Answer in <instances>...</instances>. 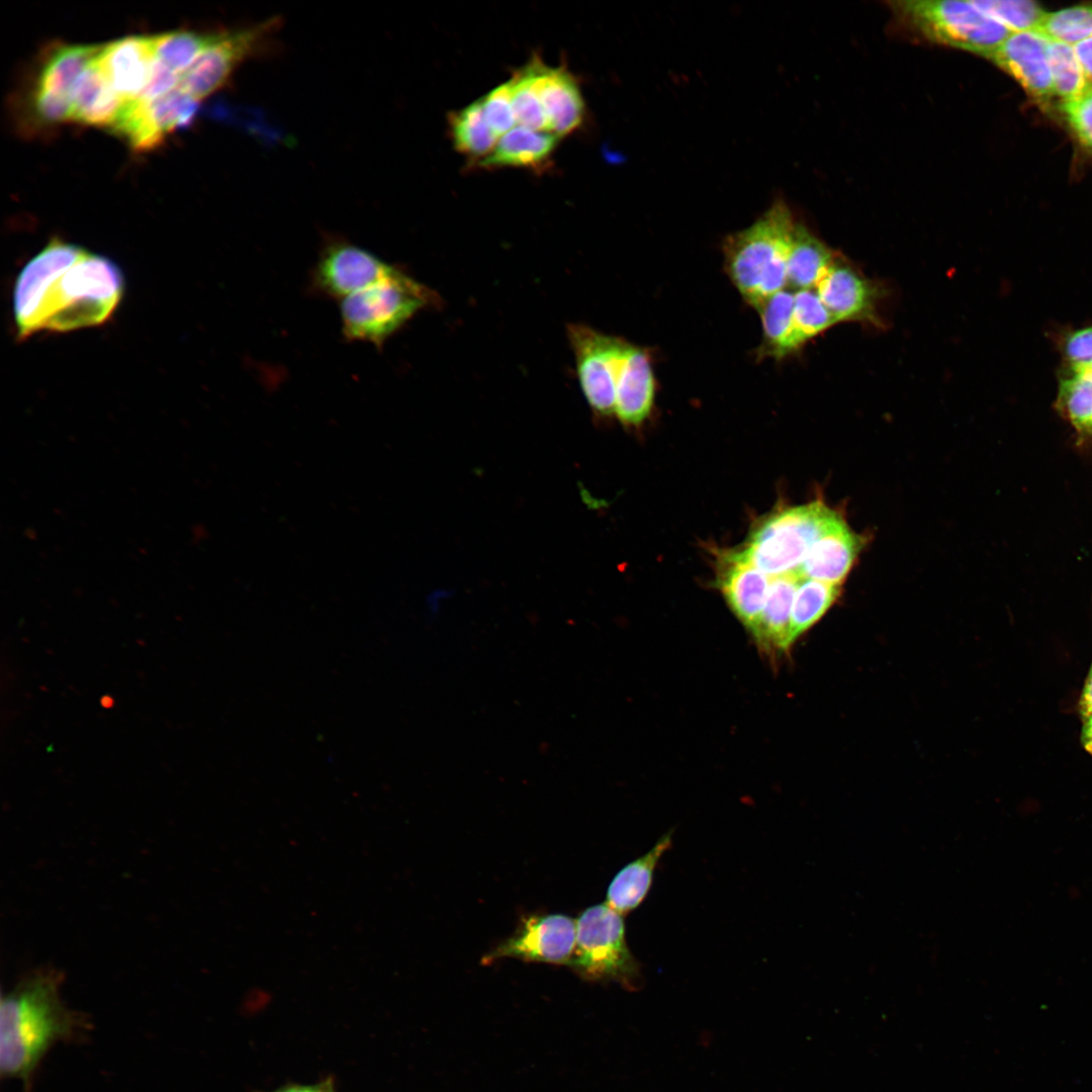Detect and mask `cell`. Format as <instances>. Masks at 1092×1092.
Segmentation results:
<instances>
[{
    "label": "cell",
    "instance_id": "1",
    "mask_svg": "<svg viewBox=\"0 0 1092 1092\" xmlns=\"http://www.w3.org/2000/svg\"><path fill=\"white\" fill-rule=\"evenodd\" d=\"M123 291L122 272L112 260L53 239L16 279L13 313L18 337L101 325Z\"/></svg>",
    "mask_w": 1092,
    "mask_h": 1092
},
{
    "label": "cell",
    "instance_id": "2",
    "mask_svg": "<svg viewBox=\"0 0 1092 1092\" xmlns=\"http://www.w3.org/2000/svg\"><path fill=\"white\" fill-rule=\"evenodd\" d=\"M62 981L56 970L39 969L1 998V1076L21 1080L26 1092L47 1052L60 1041L81 1040L90 1028L87 1018L64 1003Z\"/></svg>",
    "mask_w": 1092,
    "mask_h": 1092
},
{
    "label": "cell",
    "instance_id": "3",
    "mask_svg": "<svg viewBox=\"0 0 1092 1092\" xmlns=\"http://www.w3.org/2000/svg\"><path fill=\"white\" fill-rule=\"evenodd\" d=\"M796 223L787 204L778 200L751 225L724 241L727 274L754 308L788 284L787 263Z\"/></svg>",
    "mask_w": 1092,
    "mask_h": 1092
},
{
    "label": "cell",
    "instance_id": "4",
    "mask_svg": "<svg viewBox=\"0 0 1092 1092\" xmlns=\"http://www.w3.org/2000/svg\"><path fill=\"white\" fill-rule=\"evenodd\" d=\"M434 300L433 292L425 285L393 266L380 280L342 300L343 333L348 340L381 347Z\"/></svg>",
    "mask_w": 1092,
    "mask_h": 1092
},
{
    "label": "cell",
    "instance_id": "5",
    "mask_svg": "<svg viewBox=\"0 0 1092 1092\" xmlns=\"http://www.w3.org/2000/svg\"><path fill=\"white\" fill-rule=\"evenodd\" d=\"M836 515L821 502L780 510L759 521L742 548L734 551L770 577L797 573Z\"/></svg>",
    "mask_w": 1092,
    "mask_h": 1092
},
{
    "label": "cell",
    "instance_id": "6",
    "mask_svg": "<svg viewBox=\"0 0 1092 1092\" xmlns=\"http://www.w3.org/2000/svg\"><path fill=\"white\" fill-rule=\"evenodd\" d=\"M890 6L900 23L923 38L987 59L1011 33L972 1L906 0Z\"/></svg>",
    "mask_w": 1092,
    "mask_h": 1092
},
{
    "label": "cell",
    "instance_id": "7",
    "mask_svg": "<svg viewBox=\"0 0 1092 1092\" xmlns=\"http://www.w3.org/2000/svg\"><path fill=\"white\" fill-rule=\"evenodd\" d=\"M592 981H613L630 990L640 988L642 975L631 953L622 915L607 903L584 910L576 919V942L568 963Z\"/></svg>",
    "mask_w": 1092,
    "mask_h": 1092
},
{
    "label": "cell",
    "instance_id": "8",
    "mask_svg": "<svg viewBox=\"0 0 1092 1092\" xmlns=\"http://www.w3.org/2000/svg\"><path fill=\"white\" fill-rule=\"evenodd\" d=\"M277 17L241 29L213 33L194 64L182 75L180 87L199 101L220 89L247 60L257 56L278 29Z\"/></svg>",
    "mask_w": 1092,
    "mask_h": 1092
},
{
    "label": "cell",
    "instance_id": "9",
    "mask_svg": "<svg viewBox=\"0 0 1092 1092\" xmlns=\"http://www.w3.org/2000/svg\"><path fill=\"white\" fill-rule=\"evenodd\" d=\"M567 335L584 398L600 416H614L615 376L626 340L578 324L569 325Z\"/></svg>",
    "mask_w": 1092,
    "mask_h": 1092
},
{
    "label": "cell",
    "instance_id": "10",
    "mask_svg": "<svg viewBox=\"0 0 1092 1092\" xmlns=\"http://www.w3.org/2000/svg\"><path fill=\"white\" fill-rule=\"evenodd\" d=\"M197 103L180 86L151 101L129 100L112 129L134 150H152L172 130L192 120Z\"/></svg>",
    "mask_w": 1092,
    "mask_h": 1092
},
{
    "label": "cell",
    "instance_id": "11",
    "mask_svg": "<svg viewBox=\"0 0 1092 1092\" xmlns=\"http://www.w3.org/2000/svg\"><path fill=\"white\" fill-rule=\"evenodd\" d=\"M392 267L357 245L331 241L320 254L311 284L323 295L343 300L380 280Z\"/></svg>",
    "mask_w": 1092,
    "mask_h": 1092
},
{
    "label": "cell",
    "instance_id": "12",
    "mask_svg": "<svg viewBox=\"0 0 1092 1092\" xmlns=\"http://www.w3.org/2000/svg\"><path fill=\"white\" fill-rule=\"evenodd\" d=\"M576 942V920L562 914L532 915L517 931L487 953L483 962L517 958L527 962L568 965Z\"/></svg>",
    "mask_w": 1092,
    "mask_h": 1092
},
{
    "label": "cell",
    "instance_id": "13",
    "mask_svg": "<svg viewBox=\"0 0 1092 1092\" xmlns=\"http://www.w3.org/2000/svg\"><path fill=\"white\" fill-rule=\"evenodd\" d=\"M655 393L651 355L646 348L626 340L615 376L614 416L626 426H640L651 415Z\"/></svg>",
    "mask_w": 1092,
    "mask_h": 1092
},
{
    "label": "cell",
    "instance_id": "14",
    "mask_svg": "<svg viewBox=\"0 0 1092 1092\" xmlns=\"http://www.w3.org/2000/svg\"><path fill=\"white\" fill-rule=\"evenodd\" d=\"M1031 96L1049 102L1055 96L1048 38L1035 31L1011 32L989 58Z\"/></svg>",
    "mask_w": 1092,
    "mask_h": 1092
},
{
    "label": "cell",
    "instance_id": "15",
    "mask_svg": "<svg viewBox=\"0 0 1092 1092\" xmlns=\"http://www.w3.org/2000/svg\"><path fill=\"white\" fill-rule=\"evenodd\" d=\"M814 289L836 323H877L881 290L851 266L834 260Z\"/></svg>",
    "mask_w": 1092,
    "mask_h": 1092
},
{
    "label": "cell",
    "instance_id": "16",
    "mask_svg": "<svg viewBox=\"0 0 1092 1092\" xmlns=\"http://www.w3.org/2000/svg\"><path fill=\"white\" fill-rule=\"evenodd\" d=\"M114 91L135 99L145 88L156 59L152 35H130L101 46L96 57Z\"/></svg>",
    "mask_w": 1092,
    "mask_h": 1092
},
{
    "label": "cell",
    "instance_id": "17",
    "mask_svg": "<svg viewBox=\"0 0 1092 1092\" xmlns=\"http://www.w3.org/2000/svg\"><path fill=\"white\" fill-rule=\"evenodd\" d=\"M861 547V540L844 520L836 515L812 544L797 574L840 585L847 576Z\"/></svg>",
    "mask_w": 1092,
    "mask_h": 1092
},
{
    "label": "cell",
    "instance_id": "18",
    "mask_svg": "<svg viewBox=\"0 0 1092 1092\" xmlns=\"http://www.w3.org/2000/svg\"><path fill=\"white\" fill-rule=\"evenodd\" d=\"M722 558L719 588L730 610L750 631L764 607L770 578L735 551Z\"/></svg>",
    "mask_w": 1092,
    "mask_h": 1092
},
{
    "label": "cell",
    "instance_id": "19",
    "mask_svg": "<svg viewBox=\"0 0 1092 1092\" xmlns=\"http://www.w3.org/2000/svg\"><path fill=\"white\" fill-rule=\"evenodd\" d=\"M537 89L549 132L561 138L578 128L584 117V102L577 81L565 66L548 67L540 62Z\"/></svg>",
    "mask_w": 1092,
    "mask_h": 1092
},
{
    "label": "cell",
    "instance_id": "20",
    "mask_svg": "<svg viewBox=\"0 0 1092 1092\" xmlns=\"http://www.w3.org/2000/svg\"><path fill=\"white\" fill-rule=\"evenodd\" d=\"M96 57L72 87L71 120L112 129L127 101L114 91Z\"/></svg>",
    "mask_w": 1092,
    "mask_h": 1092
},
{
    "label": "cell",
    "instance_id": "21",
    "mask_svg": "<svg viewBox=\"0 0 1092 1092\" xmlns=\"http://www.w3.org/2000/svg\"><path fill=\"white\" fill-rule=\"evenodd\" d=\"M797 573L770 577L764 607L749 631L756 645L769 656L787 651Z\"/></svg>",
    "mask_w": 1092,
    "mask_h": 1092
},
{
    "label": "cell",
    "instance_id": "22",
    "mask_svg": "<svg viewBox=\"0 0 1092 1092\" xmlns=\"http://www.w3.org/2000/svg\"><path fill=\"white\" fill-rule=\"evenodd\" d=\"M560 138L521 125L500 136L493 151L479 166L486 169L518 167L542 169L550 161Z\"/></svg>",
    "mask_w": 1092,
    "mask_h": 1092
},
{
    "label": "cell",
    "instance_id": "23",
    "mask_svg": "<svg viewBox=\"0 0 1092 1092\" xmlns=\"http://www.w3.org/2000/svg\"><path fill=\"white\" fill-rule=\"evenodd\" d=\"M670 845L671 833H666L645 854L625 866L608 888L607 904L621 915L638 907L649 891L660 856Z\"/></svg>",
    "mask_w": 1092,
    "mask_h": 1092
},
{
    "label": "cell",
    "instance_id": "24",
    "mask_svg": "<svg viewBox=\"0 0 1092 1092\" xmlns=\"http://www.w3.org/2000/svg\"><path fill=\"white\" fill-rule=\"evenodd\" d=\"M756 309L762 327L759 357L784 358L801 349L794 327V292L781 290L766 298Z\"/></svg>",
    "mask_w": 1092,
    "mask_h": 1092
},
{
    "label": "cell",
    "instance_id": "25",
    "mask_svg": "<svg viewBox=\"0 0 1092 1092\" xmlns=\"http://www.w3.org/2000/svg\"><path fill=\"white\" fill-rule=\"evenodd\" d=\"M100 48L96 44H62L54 48L40 67L34 91L70 98L74 83Z\"/></svg>",
    "mask_w": 1092,
    "mask_h": 1092
},
{
    "label": "cell",
    "instance_id": "26",
    "mask_svg": "<svg viewBox=\"0 0 1092 1092\" xmlns=\"http://www.w3.org/2000/svg\"><path fill=\"white\" fill-rule=\"evenodd\" d=\"M833 252L807 228L796 223L788 256V284L797 290L815 288L834 262Z\"/></svg>",
    "mask_w": 1092,
    "mask_h": 1092
},
{
    "label": "cell",
    "instance_id": "27",
    "mask_svg": "<svg viewBox=\"0 0 1092 1092\" xmlns=\"http://www.w3.org/2000/svg\"><path fill=\"white\" fill-rule=\"evenodd\" d=\"M448 124L455 150L471 161L481 162L496 146L497 136L485 121L481 99L451 112Z\"/></svg>",
    "mask_w": 1092,
    "mask_h": 1092
},
{
    "label": "cell",
    "instance_id": "28",
    "mask_svg": "<svg viewBox=\"0 0 1092 1092\" xmlns=\"http://www.w3.org/2000/svg\"><path fill=\"white\" fill-rule=\"evenodd\" d=\"M840 594V585L800 578L795 593L789 631L791 646L830 609Z\"/></svg>",
    "mask_w": 1092,
    "mask_h": 1092
},
{
    "label": "cell",
    "instance_id": "29",
    "mask_svg": "<svg viewBox=\"0 0 1092 1092\" xmlns=\"http://www.w3.org/2000/svg\"><path fill=\"white\" fill-rule=\"evenodd\" d=\"M541 61L540 56H533L527 65L514 73L509 84L518 124L533 130L549 132L537 89V74Z\"/></svg>",
    "mask_w": 1092,
    "mask_h": 1092
},
{
    "label": "cell",
    "instance_id": "30",
    "mask_svg": "<svg viewBox=\"0 0 1092 1092\" xmlns=\"http://www.w3.org/2000/svg\"><path fill=\"white\" fill-rule=\"evenodd\" d=\"M213 33L171 31L152 35L156 59L183 75L212 39Z\"/></svg>",
    "mask_w": 1092,
    "mask_h": 1092
},
{
    "label": "cell",
    "instance_id": "31",
    "mask_svg": "<svg viewBox=\"0 0 1092 1092\" xmlns=\"http://www.w3.org/2000/svg\"><path fill=\"white\" fill-rule=\"evenodd\" d=\"M1048 57L1055 95L1063 102L1079 98L1092 87L1073 46L1048 39Z\"/></svg>",
    "mask_w": 1092,
    "mask_h": 1092
},
{
    "label": "cell",
    "instance_id": "32",
    "mask_svg": "<svg viewBox=\"0 0 1092 1092\" xmlns=\"http://www.w3.org/2000/svg\"><path fill=\"white\" fill-rule=\"evenodd\" d=\"M972 3L1010 32L1036 31L1048 13L1028 0H976Z\"/></svg>",
    "mask_w": 1092,
    "mask_h": 1092
},
{
    "label": "cell",
    "instance_id": "33",
    "mask_svg": "<svg viewBox=\"0 0 1092 1092\" xmlns=\"http://www.w3.org/2000/svg\"><path fill=\"white\" fill-rule=\"evenodd\" d=\"M1050 40L1074 46L1092 37V6L1048 12L1035 31Z\"/></svg>",
    "mask_w": 1092,
    "mask_h": 1092
},
{
    "label": "cell",
    "instance_id": "34",
    "mask_svg": "<svg viewBox=\"0 0 1092 1092\" xmlns=\"http://www.w3.org/2000/svg\"><path fill=\"white\" fill-rule=\"evenodd\" d=\"M793 320L795 332L802 347L806 342L836 324L814 288L794 292Z\"/></svg>",
    "mask_w": 1092,
    "mask_h": 1092
},
{
    "label": "cell",
    "instance_id": "35",
    "mask_svg": "<svg viewBox=\"0 0 1092 1092\" xmlns=\"http://www.w3.org/2000/svg\"><path fill=\"white\" fill-rule=\"evenodd\" d=\"M481 102L485 121L497 138L516 126L509 81L489 91Z\"/></svg>",
    "mask_w": 1092,
    "mask_h": 1092
},
{
    "label": "cell",
    "instance_id": "36",
    "mask_svg": "<svg viewBox=\"0 0 1092 1092\" xmlns=\"http://www.w3.org/2000/svg\"><path fill=\"white\" fill-rule=\"evenodd\" d=\"M1061 110L1077 139L1092 152V87L1079 98L1062 102Z\"/></svg>",
    "mask_w": 1092,
    "mask_h": 1092
},
{
    "label": "cell",
    "instance_id": "37",
    "mask_svg": "<svg viewBox=\"0 0 1092 1092\" xmlns=\"http://www.w3.org/2000/svg\"><path fill=\"white\" fill-rule=\"evenodd\" d=\"M181 78L182 75L155 59L148 83L135 99L142 101L157 99L180 86Z\"/></svg>",
    "mask_w": 1092,
    "mask_h": 1092
},
{
    "label": "cell",
    "instance_id": "38",
    "mask_svg": "<svg viewBox=\"0 0 1092 1092\" xmlns=\"http://www.w3.org/2000/svg\"><path fill=\"white\" fill-rule=\"evenodd\" d=\"M1068 368L1082 369L1092 364V327L1077 330L1064 343Z\"/></svg>",
    "mask_w": 1092,
    "mask_h": 1092
},
{
    "label": "cell",
    "instance_id": "39",
    "mask_svg": "<svg viewBox=\"0 0 1092 1092\" xmlns=\"http://www.w3.org/2000/svg\"><path fill=\"white\" fill-rule=\"evenodd\" d=\"M1083 72L1092 86V37L1073 46Z\"/></svg>",
    "mask_w": 1092,
    "mask_h": 1092
},
{
    "label": "cell",
    "instance_id": "40",
    "mask_svg": "<svg viewBox=\"0 0 1092 1092\" xmlns=\"http://www.w3.org/2000/svg\"><path fill=\"white\" fill-rule=\"evenodd\" d=\"M1078 713L1081 720L1092 716V661L1078 701Z\"/></svg>",
    "mask_w": 1092,
    "mask_h": 1092
},
{
    "label": "cell",
    "instance_id": "41",
    "mask_svg": "<svg viewBox=\"0 0 1092 1092\" xmlns=\"http://www.w3.org/2000/svg\"><path fill=\"white\" fill-rule=\"evenodd\" d=\"M1080 740L1083 748L1092 756V716L1082 720Z\"/></svg>",
    "mask_w": 1092,
    "mask_h": 1092
},
{
    "label": "cell",
    "instance_id": "42",
    "mask_svg": "<svg viewBox=\"0 0 1092 1092\" xmlns=\"http://www.w3.org/2000/svg\"><path fill=\"white\" fill-rule=\"evenodd\" d=\"M278 1092H330V1091L326 1090L324 1087L295 1086V1087H289V1088L283 1089V1090L278 1091Z\"/></svg>",
    "mask_w": 1092,
    "mask_h": 1092
},
{
    "label": "cell",
    "instance_id": "43",
    "mask_svg": "<svg viewBox=\"0 0 1092 1092\" xmlns=\"http://www.w3.org/2000/svg\"><path fill=\"white\" fill-rule=\"evenodd\" d=\"M1071 369H1072V368H1071ZM1077 370H1085V371H1088L1089 373H1091V374H1092V364H1091V365H1089V366H1088V367H1086V368H1082V369H1077Z\"/></svg>",
    "mask_w": 1092,
    "mask_h": 1092
}]
</instances>
